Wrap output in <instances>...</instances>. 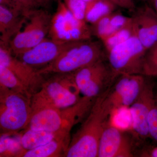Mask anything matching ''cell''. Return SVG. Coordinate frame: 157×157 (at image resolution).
Wrapping results in <instances>:
<instances>
[{
  "instance_id": "cell-10",
  "label": "cell",
  "mask_w": 157,
  "mask_h": 157,
  "mask_svg": "<svg viewBox=\"0 0 157 157\" xmlns=\"http://www.w3.org/2000/svg\"><path fill=\"white\" fill-rule=\"evenodd\" d=\"M72 128L66 109L43 107L33 110L25 129L52 132L56 135L70 136Z\"/></svg>"
},
{
  "instance_id": "cell-19",
  "label": "cell",
  "mask_w": 157,
  "mask_h": 157,
  "mask_svg": "<svg viewBox=\"0 0 157 157\" xmlns=\"http://www.w3.org/2000/svg\"><path fill=\"white\" fill-rule=\"evenodd\" d=\"M52 132L26 128L21 135V142L24 149H33L50 142L56 137Z\"/></svg>"
},
{
  "instance_id": "cell-29",
  "label": "cell",
  "mask_w": 157,
  "mask_h": 157,
  "mask_svg": "<svg viewBox=\"0 0 157 157\" xmlns=\"http://www.w3.org/2000/svg\"><path fill=\"white\" fill-rule=\"evenodd\" d=\"M148 155L149 157H157V147L151 150Z\"/></svg>"
},
{
  "instance_id": "cell-4",
  "label": "cell",
  "mask_w": 157,
  "mask_h": 157,
  "mask_svg": "<svg viewBox=\"0 0 157 157\" xmlns=\"http://www.w3.org/2000/svg\"><path fill=\"white\" fill-rule=\"evenodd\" d=\"M32 113L30 98L0 85L1 134H17L25 129Z\"/></svg>"
},
{
  "instance_id": "cell-18",
  "label": "cell",
  "mask_w": 157,
  "mask_h": 157,
  "mask_svg": "<svg viewBox=\"0 0 157 157\" xmlns=\"http://www.w3.org/2000/svg\"><path fill=\"white\" fill-rule=\"evenodd\" d=\"M117 8L109 0H93L87 2L85 21L92 25L115 11Z\"/></svg>"
},
{
  "instance_id": "cell-6",
  "label": "cell",
  "mask_w": 157,
  "mask_h": 157,
  "mask_svg": "<svg viewBox=\"0 0 157 157\" xmlns=\"http://www.w3.org/2000/svg\"><path fill=\"white\" fill-rule=\"evenodd\" d=\"M52 16L47 11L35 9L27 17L25 25L10 42L9 48L16 56L33 48L48 36Z\"/></svg>"
},
{
  "instance_id": "cell-23",
  "label": "cell",
  "mask_w": 157,
  "mask_h": 157,
  "mask_svg": "<svg viewBox=\"0 0 157 157\" xmlns=\"http://www.w3.org/2000/svg\"><path fill=\"white\" fill-rule=\"evenodd\" d=\"M131 17L125 16L120 12H117V11H113L111 14L107 36L105 38L122 28L127 25L131 21Z\"/></svg>"
},
{
  "instance_id": "cell-11",
  "label": "cell",
  "mask_w": 157,
  "mask_h": 157,
  "mask_svg": "<svg viewBox=\"0 0 157 157\" xmlns=\"http://www.w3.org/2000/svg\"><path fill=\"white\" fill-rule=\"evenodd\" d=\"M0 64L7 67L19 78L32 96L38 92L45 78L38 69L26 63L12 54L9 47L0 45Z\"/></svg>"
},
{
  "instance_id": "cell-26",
  "label": "cell",
  "mask_w": 157,
  "mask_h": 157,
  "mask_svg": "<svg viewBox=\"0 0 157 157\" xmlns=\"http://www.w3.org/2000/svg\"><path fill=\"white\" fill-rule=\"evenodd\" d=\"M149 136L157 142V98L151 109L148 117Z\"/></svg>"
},
{
  "instance_id": "cell-9",
  "label": "cell",
  "mask_w": 157,
  "mask_h": 157,
  "mask_svg": "<svg viewBox=\"0 0 157 157\" xmlns=\"http://www.w3.org/2000/svg\"><path fill=\"white\" fill-rule=\"evenodd\" d=\"M108 90L107 100L110 107L115 109L130 107L137 99L147 81L143 74H123Z\"/></svg>"
},
{
  "instance_id": "cell-22",
  "label": "cell",
  "mask_w": 157,
  "mask_h": 157,
  "mask_svg": "<svg viewBox=\"0 0 157 157\" xmlns=\"http://www.w3.org/2000/svg\"><path fill=\"white\" fill-rule=\"evenodd\" d=\"M135 35V31L132 18L127 25L106 37L101 42L107 53L117 45L127 41Z\"/></svg>"
},
{
  "instance_id": "cell-12",
  "label": "cell",
  "mask_w": 157,
  "mask_h": 157,
  "mask_svg": "<svg viewBox=\"0 0 157 157\" xmlns=\"http://www.w3.org/2000/svg\"><path fill=\"white\" fill-rule=\"evenodd\" d=\"M73 42L63 43L46 38L33 48L15 56L33 67H39L40 69L56 59Z\"/></svg>"
},
{
  "instance_id": "cell-8",
  "label": "cell",
  "mask_w": 157,
  "mask_h": 157,
  "mask_svg": "<svg viewBox=\"0 0 157 157\" xmlns=\"http://www.w3.org/2000/svg\"><path fill=\"white\" fill-rule=\"evenodd\" d=\"M79 92L84 97L96 98L107 83L117 76L104 59L93 63L72 73Z\"/></svg>"
},
{
  "instance_id": "cell-33",
  "label": "cell",
  "mask_w": 157,
  "mask_h": 157,
  "mask_svg": "<svg viewBox=\"0 0 157 157\" xmlns=\"http://www.w3.org/2000/svg\"><path fill=\"white\" fill-rule=\"evenodd\" d=\"M85 2H91V1H93V0H83Z\"/></svg>"
},
{
  "instance_id": "cell-7",
  "label": "cell",
  "mask_w": 157,
  "mask_h": 157,
  "mask_svg": "<svg viewBox=\"0 0 157 157\" xmlns=\"http://www.w3.org/2000/svg\"><path fill=\"white\" fill-rule=\"evenodd\" d=\"M146 51L135 35L107 52L108 63L117 76L123 74H142Z\"/></svg>"
},
{
  "instance_id": "cell-16",
  "label": "cell",
  "mask_w": 157,
  "mask_h": 157,
  "mask_svg": "<svg viewBox=\"0 0 157 157\" xmlns=\"http://www.w3.org/2000/svg\"><path fill=\"white\" fill-rule=\"evenodd\" d=\"M26 20L19 11L0 5V45L9 47L11 39L22 29Z\"/></svg>"
},
{
  "instance_id": "cell-17",
  "label": "cell",
  "mask_w": 157,
  "mask_h": 157,
  "mask_svg": "<svg viewBox=\"0 0 157 157\" xmlns=\"http://www.w3.org/2000/svg\"><path fill=\"white\" fill-rule=\"evenodd\" d=\"M70 137L56 136L50 142L33 149L26 151L23 157H58L65 153L70 144Z\"/></svg>"
},
{
  "instance_id": "cell-1",
  "label": "cell",
  "mask_w": 157,
  "mask_h": 157,
  "mask_svg": "<svg viewBox=\"0 0 157 157\" xmlns=\"http://www.w3.org/2000/svg\"><path fill=\"white\" fill-rule=\"evenodd\" d=\"M108 91L96 98L86 119L70 140L65 156L98 157L101 135L113 112L107 100Z\"/></svg>"
},
{
  "instance_id": "cell-34",
  "label": "cell",
  "mask_w": 157,
  "mask_h": 157,
  "mask_svg": "<svg viewBox=\"0 0 157 157\" xmlns=\"http://www.w3.org/2000/svg\"><path fill=\"white\" fill-rule=\"evenodd\" d=\"M49 0H46V2L47 3V2H48V1H49Z\"/></svg>"
},
{
  "instance_id": "cell-2",
  "label": "cell",
  "mask_w": 157,
  "mask_h": 157,
  "mask_svg": "<svg viewBox=\"0 0 157 157\" xmlns=\"http://www.w3.org/2000/svg\"><path fill=\"white\" fill-rule=\"evenodd\" d=\"M107 53L101 41L91 39L73 42L54 61L39 69L40 74L73 73L93 63L104 59Z\"/></svg>"
},
{
  "instance_id": "cell-20",
  "label": "cell",
  "mask_w": 157,
  "mask_h": 157,
  "mask_svg": "<svg viewBox=\"0 0 157 157\" xmlns=\"http://www.w3.org/2000/svg\"><path fill=\"white\" fill-rule=\"evenodd\" d=\"M0 85L32 98L31 93L19 78L10 69L2 64H0Z\"/></svg>"
},
{
  "instance_id": "cell-3",
  "label": "cell",
  "mask_w": 157,
  "mask_h": 157,
  "mask_svg": "<svg viewBox=\"0 0 157 157\" xmlns=\"http://www.w3.org/2000/svg\"><path fill=\"white\" fill-rule=\"evenodd\" d=\"M54 74L45 79L40 89L32 96L33 110L43 107L65 109L73 106L80 99V92L72 73Z\"/></svg>"
},
{
  "instance_id": "cell-28",
  "label": "cell",
  "mask_w": 157,
  "mask_h": 157,
  "mask_svg": "<svg viewBox=\"0 0 157 157\" xmlns=\"http://www.w3.org/2000/svg\"><path fill=\"white\" fill-rule=\"evenodd\" d=\"M117 8L126 9L130 12L135 11L137 6L135 0H109Z\"/></svg>"
},
{
  "instance_id": "cell-15",
  "label": "cell",
  "mask_w": 157,
  "mask_h": 157,
  "mask_svg": "<svg viewBox=\"0 0 157 157\" xmlns=\"http://www.w3.org/2000/svg\"><path fill=\"white\" fill-rule=\"evenodd\" d=\"M132 146L128 139L117 128L107 124L101 135L99 157H132Z\"/></svg>"
},
{
  "instance_id": "cell-25",
  "label": "cell",
  "mask_w": 157,
  "mask_h": 157,
  "mask_svg": "<svg viewBox=\"0 0 157 157\" xmlns=\"http://www.w3.org/2000/svg\"><path fill=\"white\" fill-rule=\"evenodd\" d=\"M13 9L21 12L27 17L32 11L35 10L38 5L36 0H10Z\"/></svg>"
},
{
  "instance_id": "cell-27",
  "label": "cell",
  "mask_w": 157,
  "mask_h": 157,
  "mask_svg": "<svg viewBox=\"0 0 157 157\" xmlns=\"http://www.w3.org/2000/svg\"><path fill=\"white\" fill-rule=\"evenodd\" d=\"M142 74L147 77L157 76V56L144 57Z\"/></svg>"
},
{
  "instance_id": "cell-13",
  "label": "cell",
  "mask_w": 157,
  "mask_h": 157,
  "mask_svg": "<svg viewBox=\"0 0 157 157\" xmlns=\"http://www.w3.org/2000/svg\"><path fill=\"white\" fill-rule=\"evenodd\" d=\"M155 97L152 86L147 80L140 94L130 107L132 129L142 138L149 136L148 116L154 104Z\"/></svg>"
},
{
  "instance_id": "cell-30",
  "label": "cell",
  "mask_w": 157,
  "mask_h": 157,
  "mask_svg": "<svg viewBox=\"0 0 157 157\" xmlns=\"http://www.w3.org/2000/svg\"><path fill=\"white\" fill-rule=\"evenodd\" d=\"M36 1L37 4L39 5H43L47 3L46 0H36Z\"/></svg>"
},
{
  "instance_id": "cell-14",
  "label": "cell",
  "mask_w": 157,
  "mask_h": 157,
  "mask_svg": "<svg viewBox=\"0 0 157 157\" xmlns=\"http://www.w3.org/2000/svg\"><path fill=\"white\" fill-rule=\"evenodd\" d=\"M131 17L135 35L147 50L157 42V14L148 3L136 7Z\"/></svg>"
},
{
  "instance_id": "cell-24",
  "label": "cell",
  "mask_w": 157,
  "mask_h": 157,
  "mask_svg": "<svg viewBox=\"0 0 157 157\" xmlns=\"http://www.w3.org/2000/svg\"><path fill=\"white\" fill-rule=\"evenodd\" d=\"M68 10L77 19L85 21L87 2L83 0H63Z\"/></svg>"
},
{
  "instance_id": "cell-31",
  "label": "cell",
  "mask_w": 157,
  "mask_h": 157,
  "mask_svg": "<svg viewBox=\"0 0 157 157\" xmlns=\"http://www.w3.org/2000/svg\"><path fill=\"white\" fill-rule=\"evenodd\" d=\"M152 4H153L155 10L157 14V0H153Z\"/></svg>"
},
{
  "instance_id": "cell-32",
  "label": "cell",
  "mask_w": 157,
  "mask_h": 157,
  "mask_svg": "<svg viewBox=\"0 0 157 157\" xmlns=\"http://www.w3.org/2000/svg\"><path fill=\"white\" fill-rule=\"evenodd\" d=\"M143 1L144 3H148V4H150V3H152L153 0H141Z\"/></svg>"
},
{
  "instance_id": "cell-5",
  "label": "cell",
  "mask_w": 157,
  "mask_h": 157,
  "mask_svg": "<svg viewBox=\"0 0 157 157\" xmlns=\"http://www.w3.org/2000/svg\"><path fill=\"white\" fill-rule=\"evenodd\" d=\"M92 36L88 23L74 17L63 2L59 1L56 11L52 16L49 38L68 43L91 39Z\"/></svg>"
},
{
  "instance_id": "cell-21",
  "label": "cell",
  "mask_w": 157,
  "mask_h": 157,
  "mask_svg": "<svg viewBox=\"0 0 157 157\" xmlns=\"http://www.w3.org/2000/svg\"><path fill=\"white\" fill-rule=\"evenodd\" d=\"M13 134H1L0 155L3 156L22 157L25 151L23 148L19 138L12 137Z\"/></svg>"
}]
</instances>
